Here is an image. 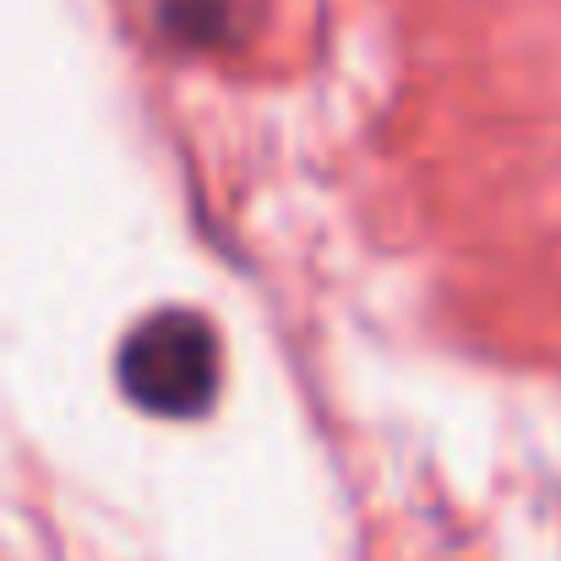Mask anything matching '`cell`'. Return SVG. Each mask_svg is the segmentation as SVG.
Instances as JSON below:
<instances>
[{
  "label": "cell",
  "mask_w": 561,
  "mask_h": 561,
  "mask_svg": "<svg viewBox=\"0 0 561 561\" xmlns=\"http://www.w3.org/2000/svg\"><path fill=\"white\" fill-rule=\"evenodd\" d=\"M164 22L186 38V44H207L229 27V5L224 0H170L164 5Z\"/></svg>",
  "instance_id": "7a4b0ae2"
},
{
  "label": "cell",
  "mask_w": 561,
  "mask_h": 561,
  "mask_svg": "<svg viewBox=\"0 0 561 561\" xmlns=\"http://www.w3.org/2000/svg\"><path fill=\"white\" fill-rule=\"evenodd\" d=\"M115 376L137 409H148L159 420H196L218 398L213 322L196 311H181V306L142 317L115 355Z\"/></svg>",
  "instance_id": "6da1fadb"
}]
</instances>
